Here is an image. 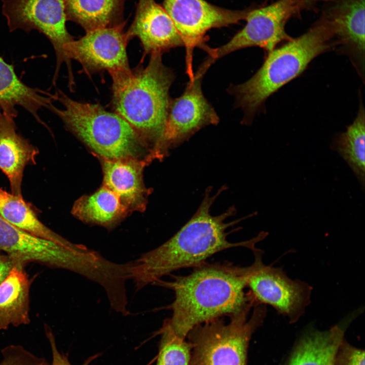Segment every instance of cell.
<instances>
[{
  "label": "cell",
  "instance_id": "obj_1",
  "mask_svg": "<svg viewBox=\"0 0 365 365\" xmlns=\"http://www.w3.org/2000/svg\"><path fill=\"white\" fill-rule=\"evenodd\" d=\"M250 271V266L203 263L187 275L174 276L170 282L157 280L153 284L169 288L174 293L170 305L171 317L163 325L186 339L199 324L254 305L251 293L244 291Z\"/></svg>",
  "mask_w": 365,
  "mask_h": 365
},
{
  "label": "cell",
  "instance_id": "obj_2",
  "mask_svg": "<svg viewBox=\"0 0 365 365\" xmlns=\"http://www.w3.org/2000/svg\"><path fill=\"white\" fill-rule=\"evenodd\" d=\"M220 191L204 199L192 218L171 238L159 247L143 253L133 261L131 279L136 290L178 269L196 267L214 254L228 248L245 247L253 250L257 242L264 239L260 233L250 240L231 242L227 239V229L237 223L226 218L235 212L230 208L221 214L212 215L211 207Z\"/></svg>",
  "mask_w": 365,
  "mask_h": 365
},
{
  "label": "cell",
  "instance_id": "obj_3",
  "mask_svg": "<svg viewBox=\"0 0 365 365\" xmlns=\"http://www.w3.org/2000/svg\"><path fill=\"white\" fill-rule=\"evenodd\" d=\"M336 47L334 25L320 14L306 32L268 52L251 78L229 88L235 98V105L244 112V123L252 122L266 99L300 75L313 59Z\"/></svg>",
  "mask_w": 365,
  "mask_h": 365
},
{
  "label": "cell",
  "instance_id": "obj_4",
  "mask_svg": "<svg viewBox=\"0 0 365 365\" xmlns=\"http://www.w3.org/2000/svg\"><path fill=\"white\" fill-rule=\"evenodd\" d=\"M162 54L153 53L146 67L109 72L112 79V105L146 140L157 148L162 136L171 100L173 71L165 65Z\"/></svg>",
  "mask_w": 365,
  "mask_h": 365
},
{
  "label": "cell",
  "instance_id": "obj_5",
  "mask_svg": "<svg viewBox=\"0 0 365 365\" xmlns=\"http://www.w3.org/2000/svg\"><path fill=\"white\" fill-rule=\"evenodd\" d=\"M49 109L57 115L66 127L102 159L136 158L145 143L143 137L122 117L98 104L76 101L60 90Z\"/></svg>",
  "mask_w": 365,
  "mask_h": 365
},
{
  "label": "cell",
  "instance_id": "obj_6",
  "mask_svg": "<svg viewBox=\"0 0 365 365\" xmlns=\"http://www.w3.org/2000/svg\"><path fill=\"white\" fill-rule=\"evenodd\" d=\"M253 306L229 316L227 322L220 317L191 330L187 336L192 347L190 365H247L250 340L267 311L265 305L257 304L249 317Z\"/></svg>",
  "mask_w": 365,
  "mask_h": 365
},
{
  "label": "cell",
  "instance_id": "obj_7",
  "mask_svg": "<svg viewBox=\"0 0 365 365\" xmlns=\"http://www.w3.org/2000/svg\"><path fill=\"white\" fill-rule=\"evenodd\" d=\"M325 0H276L260 8L249 9L246 23L228 42L217 48H211L207 59L212 64L216 60L238 50L258 46L267 53L280 43L292 38L285 31V25L293 17L304 10H313Z\"/></svg>",
  "mask_w": 365,
  "mask_h": 365
},
{
  "label": "cell",
  "instance_id": "obj_8",
  "mask_svg": "<svg viewBox=\"0 0 365 365\" xmlns=\"http://www.w3.org/2000/svg\"><path fill=\"white\" fill-rule=\"evenodd\" d=\"M2 13L6 18L10 31L20 29L29 32L36 30L51 43L56 57L53 82L64 62L68 71L69 83H73L71 63L67 57L66 48L74 40L66 27L63 0H2Z\"/></svg>",
  "mask_w": 365,
  "mask_h": 365
},
{
  "label": "cell",
  "instance_id": "obj_9",
  "mask_svg": "<svg viewBox=\"0 0 365 365\" xmlns=\"http://www.w3.org/2000/svg\"><path fill=\"white\" fill-rule=\"evenodd\" d=\"M163 7L173 20L186 48V71L194 77L193 53L196 47L204 50L205 35L211 29L221 28L245 20L250 9L231 10L205 0H164Z\"/></svg>",
  "mask_w": 365,
  "mask_h": 365
},
{
  "label": "cell",
  "instance_id": "obj_10",
  "mask_svg": "<svg viewBox=\"0 0 365 365\" xmlns=\"http://www.w3.org/2000/svg\"><path fill=\"white\" fill-rule=\"evenodd\" d=\"M250 266L247 286L258 304L269 305L288 319L297 322L310 302L312 287L300 280L289 278L281 268L265 265L256 248Z\"/></svg>",
  "mask_w": 365,
  "mask_h": 365
},
{
  "label": "cell",
  "instance_id": "obj_11",
  "mask_svg": "<svg viewBox=\"0 0 365 365\" xmlns=\"http://www.w3.org/2000/svg\"><path fill=\"white\" fill-rule=\"evenodd\" d=\"M207 71L200 66L182 94L171 99L164 130L157 152L165 150L190 137L196 132L220 121L213 107L204 96L201 81Z\"/></svg>",
  "mask_w": 365,
  "mask_h": 365
},
{
  "label": "cell",
  "instance_id": "obj_12",
  "mask_svg": "<svg viewBox=\"0 0 365 365\" xmlns=\"http://www.w3.org/2000/svg\"><path fill=\"white\" fill-rule=\"evenodd\" d=\"M125 24L86 32L84 36L67 45L68 59L78 61L89 75L129 67L126 48L130 40L124 31Z\"/></svg>",
  "mask_w": 365,
  "mask_h": 365
},
{
  "label": "cell",
  "instance_id": "obj_13",
  "mask_svg": "<svg viewBox=\"0 0 365 365\" xmlns=\"http://www.w3.org/2000/svg\"><path fill=\"white\" fill-rule=\"evenodd\" d=\"M364 1L325 0L321 14L335 28L336 49L347 56L364 79Z\"/></svg>",
  "mask_w": 365,
  "mask_h": 365
},
{
  "label": "cell",
  "instance_id": "obj_14",
  "mask_svg": "<svg viewBox=\"0 0 365 365\" xmlns=\"http://www.w3.org/2000/svg\"><path fill=\"white\" fill-rule=\"evenodd\" d=\"M126 34L130 40L134 37L139 40L146 55L163 54L184 46L173 20L155 0H138L134 20Z\"/></svg>",
  "mask_w": 365,
  "mask_h": 365
},
{
  "label": "cell",
  "instance_id": "obj_15",
  "mask_svg": "<svg viewBox=\"0 0 365 365\" xmlns=\"http://www.w3.org/2000/svg\"><path fill=\"white\" fill-rule=\"evenodd\" d=\"M70 248L20 229L0 216V250L24 266L35 262L65 269Z\"/></svg>",
  "mask_w": 365,
  "mask_h": 365
},
{
  "label": "cell",
  "instance_id": "obj_16",
  "mask_svg": "<svg viewBox=\"0 0 365 365\" xmlns=\"http://www.w3.org/2000/svg\"><path fill=\"white\" fill-rule=\"evenodd\" d=\"M14 119L0 110V169L8 178L12 193L21 195L24 168L35 163L39 152L17 132Z\"/></svg>",
  "mask_w": 365,
  "mask_h": 365
},
{
  "label": "cell",
  "instance_id": "obj_17",
  "mask_svg": "<svg viewBox=\"0 0 365 365\" xmlns=\"http://www.w3.org/2000/svg\"><path fill=\"white\" fill-rule=\"evenodd\" d=\"M355 313L329 330L309 329L297 342L286 365H333L338 347L345 339L346 328L356 316Z\"/></svg>",
  "mask_w": 365,
  "mask_h": 365
},
{
  "label": "cell",
  "instance_id": "obj_18",
  "mask_svg": "<svg viewBox=\"0 0 365 365\" xmlns=\"http://www.w3.org/2000/svg\"><path fill=\"white\" fill-rule=\"evenodd\" d=\"M55 100L54 95L29 87L16 76L13 67L0 56V110L12 117L17 115L16 106L29 112L38 122L45 125L40 118V110L49 109Z\"/></svg>",
  "mask_w": 365,
  "mask_h": 365
},
{
  "label": "cell",
  "instance_id": "obj_19",
  "mask_svg": "<svg viewBox=\"0 0 365 365\" xmlns=\"http://www.w3.org/2000/svg\"><path fill=\"white\" fill-rule=\"evenodd\" d=\"M143 166L136 158L102 159L103 186L117 195L127 209L141 208L145 204Z\"/></svg>",
  "mask_w": 365,
  "mask_h": 365
},
{
  "label": "cell",
  "instance_id": "obj_20",
  "mask_svg": "<svg viewBox=\"0 0 365 365\" xmlns=\"http://www.w3.org/2000/svg\"><path fill=\"white\" fill-rule=\"evenodd\" d=\"M24 267H14L0 284V330L30 321V281Z\"/></svg>",
  "mask_w": 365,
  "mask_h": 365
},
{
  "label": "cell",
  "instance_id": "obj_21",
  "mask_svg": "<svg viewBox=\"0 0 365 365\" xmlns=\"http://www.w3.org/2000/svg\"><path fill=\"white\" fill-rule=\"evenodd\" d=\"M67 21L81 25L86 32L115 26L125 21V0H63Z\"/></svg>",
  "mask_w": 365,
  "mask_h": 365
},
{
  "label": "cell",
  "instance_id": "obj_22",
  "mask_svg": "<svg viewBox=\"0 0 365 365\" xmlns=\"http://www.w3.org/2000/svg\"><path fill=\"white\" fill-rule=\"evenodd\" d=\"M0 216L20 229L65 247L74 248L80 245L70 242L44 225L22 195L10 193L1 188Z\"/></svg>",
  "mask_w": 365,
  "mask_h": 365
},
{
  "label": "cell",
  "instance_id": "obj_23",
  "mask_svg": "<svg viewBox=\"0 0 365 365\" xmlns=\"http://www.w3.org/2000/svg\"><path fill=\"white\" fill-rule=\"evenodd\" d=\"M127 210L119 197L104 186L94 194L79 199L72 208L73 214L82 221L110 227Z\"/></svg>",
  "mask_w": 365,
  "mask_h": 365
},
{
  "label": "cell",
  "instance_id": "obj_24",
  "mask_svg": "<svg viewBox=\"0 0 365 365\" xmlns=\"http://www.w3.org/2000/svg\"><path fill=\"white\" fill-rule=\"evenodd\" d=\"M365 114L362 101L357 116L345 132L337 134L331 147L350 167L364 190L365 178Z\"/></svg>",
  "mask_w": 365,
  "mask_h": 365
},
{
  "label": "cell",
  "instance_id": "obj_25",
  "mask_svg": "<svg viewBox=\"0 0 365 365\" xmlns=\"http://www.w3.org/2000/svg\"><path fill=\"white\" fill-rule=\"evenodd\" d=\"M156 365H190L192 347L188 341L162 325Z\"/></svg>",
  "mask_w": 365,
  "mask_h": 365
},
{
  "label": "cell",
  "instance_id": "obj_26",
  "mask_svg": "<svg viewBox=\"0 0 365 365\" xmlns=\"http://www.w3.org/2000/svg\"><path fill=\"white\" fill-rule=\"evenodd\" d=\"M0 365H46L44 359L36 357L20 345H10L2 350Z\"/></svg>",
  "mask_w": 365,
  "mask_h": 365
},
{
  "label": "cell",
  "instance_id": "obj_27",
  "mask_svg": "<svg viewBox=\"0 0 365 365\" xmlns=\"http://www.w3.org/2000/svg\"><path fill=\"white\" fill-rule=\"evenodd\" d=\"M333 365H364V351L352 346L344 339L338 347Z\"/></svg>",
  "mask_w": 365,
  "mask_h": 365
},
{
  "label": "cell",
  "instance_id": "obj_28",
  "mask_svg": "<svg viewBox=\"0 0 365 365\" xmlns=\"http://www.w3.org/2000/svg\"><path fill=\"white\" fill-rule=\"evenodd\" d=\"M49 339L52 352V361L50 365H71L67 357L61 354L57 349L53 335L51 331L47 329L46 331ZM100 354H95L89 357L82 365H89L92 361L98 357ZM46 365H48L47 364Z\"/></svg>",
  "mask_w": 365,
  "mask_h": 365
},
{
  "label": "cell",
  "instance_id": "obj_29",
  "mask_svg": "<svg viewBox=\"0 0 365 365\" xmlns=\"http://www.w3.org/2000/svg\"><path fill=\"white\" fill-rule=\"evenodd\" d=\"M20 265L24 266L8 255L0 253V284L8 276L14 267Z\"/></svg>",
  "mask_w": 365,
  "mask_h": 365
},
{
  "label": "cell",
  "instance_id": "obj_30",
  "mask_svg": "<svg viewBox=\"0 0 365 365\" xmlns=\"http://www.w3.org/2000/svg\"><path fill=\"white\" fill-rule=\"evenodd\" d=\"M266 1H269V0H266Z\"/></svg>",
  "mask_w": 365,
  "mask_h": 365
}]
</instances>
